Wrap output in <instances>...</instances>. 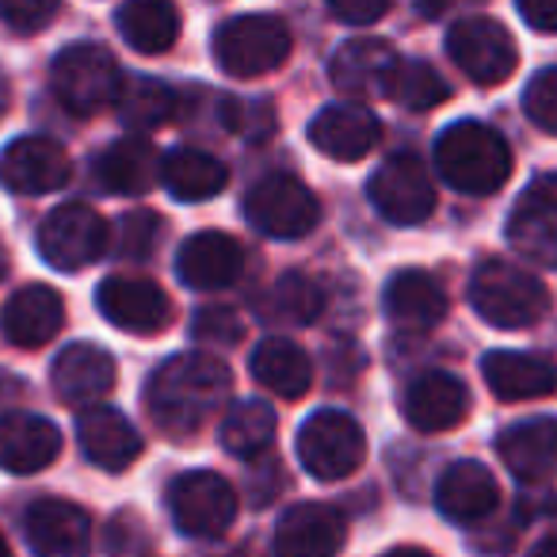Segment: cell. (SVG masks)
<instances>
[{
	"label": "cell",
	"mask_w": 557,
	"mask_h": 557,
	"mask_svg": "<svg viewBox=\"0 0 557 557\" xmlns=\"http://www.w3.org/2000/svg\"><path fill=\"white\" fill-rule=\"evenodd\" d=\"M230 389V367L218 356H176L149 379L146 405L169 440H187L218 417Z\"/></svg>",
	"instance_id": "6da1fadb"
},
{
	"label": "cell",
	"mask_w": 557,
	"mask_h": 557,
	"mask_svg": "<svg viewBox=\"0 0 557 557\" xmlns=\"http://www.w3.org/2000/svg\"><path fill=\"white\" fill-rule=\"evenodd\" d=\"M435 169L455 191L493 195L511 176V149L493 126L455 123L435 141Z\"/></svg>",
	"instance_id": "7a4b0ae2"
},
{
	"label": "cell",
	"mask_w": 557,
	"mask_h": 557,
	"mask_svg": "<svg viewBox=\"0 0 557 557\" xmlns=\"http://www.w3.org/2000/svg\"><path fill=\"white\" fill-rule=\"evenodd\" d=\"M470 302L488 325L527 329L549 310V290L539 275L508 260H485L470 278Z\"/></svg>",
	"instance_id": "3957f363"
},
{
	"label": "cell",
	"mask_w": 557,
	"mask_h": 557,
	"mask_svg": "<svg viewBox=\"0 0 557 557\" xmlns=\"http://www.w3.org/2000/svg\"><path fill=\"white\" fill-rule=\"evenodd\" d=\"M50 85L54 96L65 111L73 115H96V111L111 108L119 100V88H123V73H119L115 58L103 47L92 42H77V47H65L62 54L50 65Z\"/></svg>",
	"instance_id": "277c9868"
},
{
	"label": "cell",
	"mask_w": 557,
	"mask_h": 557,
	"mask_svg": "<svg viewBox=\"0 0 557 557\" xmlns=\"http://www.w3.org/2000/svg\"><path fill=\"white\" fill-rule=\"evenodd\" d=\"M214 58L230 77H263L290 58V32L275 16H237L214 35Z\"/></svg>",
	"instance_id": "5b68a950"
},
{
	"label": "cell",
	"mask_w": 557,
	"mask_h": 557,
	"mask_svg": "<svg viewBox=\"0 0 557 557\" xmlns=\"http://www.w3.org/2000/svg\"><path fill=\"white\" fill-rule=\"evenodd\" d=\"M245 214H248V222L260 233H268V237L298 240L318 225L321 202L298 176H290V172H271V176H263L260 184L248 191Z\"/></svg>",
	"instance_id": "8992f818"
},
{
	"label": "cell",
	"mask_w": 557,
	"mask_h": 557,
	"mask_svg": "<svg viewBox=\"0 0 557 557\" xmlns=\"http://www.w3.org/2000/svg\"><path fill=\"white\" fill-rule=\"evenodd\" d=\"M298 458L318 481H341L367 458V435L348 412L321 409L298 432Z\"/></svg>",
	"instance_id": "52a82bcc"
},
{
	"label": "cell",
	"mask_w": 557,
	"mask_h": 557,
	"mask_svg": "<svg viewBox=\"0 0 557 557\" xmlns=\"http://www.w3.org/2000/svg\"><path fill=\"white\" fill-rule=\"evenodd\" d=\"M447 54L473 85H504L516 73L519 50L508 27L488 16H470L447 32Z\"/></svg>",
	"instance_id": "ba28073f"
},
{
	"label": "cell",
	"mask_w": 557,
	"mask_h": 557,
	"mask_svg": "<svg viewBox=\"0 0 557 557\" xmlns=\"http://www.w3.org/2000/svg\"><path fill=\"white\" fill-rule=\"evenodd\" d=\"M169 511L180 531L191 534V539H218V534L230 531L233 516H237V493L218 473L191 470L172 481Z\"/></svg>",
	"instance_id": "9c48e42d"
},
{
	"label": "cell",
	"mask_w": 557,
	"mask_h": 557,
	"mask_svg": "<svg viewBox=\"0 0 557 557\" xmlns=\"http://www.w3.org/2000/svg\"><path fill=\"white\" fill-rule=\"evenodd\" d=\"M39 252L58 271L88 268L108 252V222L85 202L50 210L39 225Z\"/></svg>",
	"instance_id": "30bf717a"
},
{
	"label": "cell",
	"mask_w": 557,
	"mask_h": 557,
	"mask_svg": "<svg viewBox=\"0 0 557 557\" xmlns=\"http://www.w3.org/2000/svg\"><path fill=\"white\" fill-rule=\"evenodd\" d=\"M371 202L394 225H420L435 210V184L428 169L409 153H397L379 164L371 176Z\"/></svg>",
	"instance_id": "8fae6325"
},
{
	"label": "cell",
	"mask_w": 557,
	"mask_h": 557,
	"mask_svg": "<svg viewBox=\"0 0 557 557\" xmlns=\"http://www.w3.org/2000/svg\"><path fill=\"white\" fill-rule=\"evenodd\" d=\"M70 153L50 138H16L0 153V184L16 195H50L70 184Z\"/></svg>",
	"instance_id": "7c38bea8"
},
{
	"label": "cell",
	"mask_w": 557,
	"mask_h": 557,
	"mask_svg": "<svg viewBox=\"0 0 557 557\" xmlns=\"http://www.w3.org/2000/svg\"><path fill=\"white\" fill-rule=\"evenodd\" d=\"M96 306L115 329L126 333H157V329L169 325L172 306L164 298V290L149 278L134 275H111L96 290Z\"/></svg>",
	"instance_id": "4fadbf2b"
},
{
	"label": "cell",
	"mask_w": 557,
	"mask_h": 557,
	"mask_svg": "<svg viewBox=\"0 0 557 557\" xmlns=\"http://www.w3.org/2000/svg\"><path fill=\"white\" fill-rule=\"evenodd\" d=\"M27 542L39 557H88L92 554V519L70 500H39L27 511Z\"/></svg>",
	"instance_id": "5bb4252c"
},
{
	"label": "cell",
	"mask_w": 557,
	"mask_h": 557,
	"mask_svg": "<svg viewBox=\"0 0 557 557\" xmlns=\"http://www.w3.org/2000/svg\"><path fill=\"white\" fill-rule=\"evenodd\" d=\"M344 516L329 504H295L275 527L278 557H336L344 546Z\"/></svg>",
	"instance_id": "9a60e30c"
},
{
	"label": "cell",
	"mask_w": 557,
	"mask_h": 557,
	"mask_svg": "<svg viewBox=\"0 0 557 557\" xmlns=\"http://www.w3.org/2000/svg\"><path fill=\"white\" fill-rule=\"evenodd\" d=\"M62 455V432L35 412H4L0 417V470L39 473Z\"/></svg>",
	"instance_id": "2e32d148"
},
{
	"label": "cell",
	"mask_w": 557,
	"mask_h": 557,
	"mask_svg": "<svg viewBox=\"0 0 557 557\" xmlns=\"http://www.w3.org/2000/svg\"><path fill=\"white\" fill-rule=\"evenodd\" d=\"M50 382H54V394L65 405H73V409L92 405L96 409V401L115 389V359L96 344H70L58 356Z\"/></svg>",
	"instance_id": "e0dca14e"
},
{
	"label": "cell",
	"mask_w": 557,
	"mask_h": 557,
	"mask_svg": "<svg viewBox=\"0 0 557 557\" xmlns=\"http://www.w3.org/2000/svg\"><path fill=\"white\" fill-rule=\"evenodd\" d=\"M245 268V252L233 237L225 233H195L180 245L176 256V275L184 278L191 290H222Z\"/></svg>",
	"instance_id": "ac0fdd59"
},
{
	"label": "cell",
	"mask_w": 557,
	"mask_h": 557,
	"mask_svg": "<svg viewBox=\"0 0 557 557\" xmlns=\"http://www.w3.org/2000/svg\"><path fill=\"white\" fill-rule=\"evenodd\" d=\"M382 138V123L356 103H333L310 123V141L333 161H363Z\"/></svg>",
	"instance_id": "d6986e66"
},
{
	"label": "cell",
	"mask_w": 557,
	"mask_h": 557,
	"mask_svg": "<svg viewBox=\"0 0 557 557\" xmlns=\"http://www.w3.org/2000/svg\"><path fill=\"white\" fill-rule=\"evenodd\" d=\"M65 321V302L54 287H24L9 298L4 313H0V329L16 348H42L62 333Z\"/></svg>",
	"instance_id": "ffe728a7"
},
{
	"label": "cell",
	"mask_w": 557,
	"mask_h": 557,
	"mask_svg": "<svg viewBox=\"0 0 557 557\" xmlns=\"http://www.w3.org/2000/svg\"><path fill=\"white\" fill-rule=\"evenodd\" d=\"M386 318L405 333H428L432 325H440L447 313V290L440 287V278H432L428 271H397L386 283Z\"/></svg>",
	"instance_id": "44dd1931"
},
{
	"label": "cell",
	"mask_w": 557,
	"mask_h": 557,
	"mask_svg": "<svg viewBox=\"0 0 557 557\" xmlns=\"http://www.w3.org/2000/svg\"><path fill=\"white\" fill-rule=\"evenodd\" d=\"M504 466L516 473L519 481H549L557 473V420L554 417H534L523 424H511L496 443Z\"/></svg>",
	"instance_id": "7402d4cb"
},
{
	"label": "cell",
	"mask_w": 557,
	"mask_h": 557,
	"mask_svg": "<svg viewBox=\"0 0 557 557\" xmlns=\"http://www.w3.org/2000/svg\"><path fill=\"white\" fill-rule=\"evenodd\" d=\"M470 412V394L455 374H420L409 389H405V420L417 432H447Z\"/></svg>",
	"instance_id": "603a6c76"
},
{
	"label": "cell",
	"mask_w": 557,
	"mask_h": 557,
	"mask_svg": "<svg viewBox=\"0 0 557 557\" xmlns=\"http://www.w3.org/2000/svg\"><path fill=\"white\" fill-rule=\"evenodd\" d=\"M81 450L88 455V462H96L100 470L119 473L141 455V435L123 412L115 409H88L77 424Z\"/></svg>",
	"instance_id": "cb8c5ba5"
},
{
	"label": "cell",
	"mask_w": 557,
	"mask_h": 557,
	"mask_svg": "<svg viewBox=\"0 0 557 557\" xmlns=\"http://www.w3.org/2000/svg\"><path fill=\"white\" fill-rule=\"evenodd\" d=\"M397 65V54L386 39H351L344 42L333 54V65H329V77L341 92L351 96H386L389 73Z\"/></svg>",
	"instance_id": "d4e9b609"
},
{
	"label": "cell",
	"mask_w": 557,
	"mask_h": 557,
	"mask_svg": "<svg viewBox=\"0 0 557 557\" xmlns=\"http://www.w3.org/2000/svg\"><path fill=\"white\" fill-rule=\"evenodd\" d=\"M485 382L500 401H531L557 389V367L531 351H493L481 363Z\"/></svg>",
	"instance_id": "484cf974"
},
{
	"label": "cell",
	"mask_w": 557,
	"mask_h": 557,
	"mask_svg": "<svg viewBox=\"0 0 557 557\" xmlns=\"http://www.w3.org/2000/svg\"><path fill=\"white\" fill-rule=\"evenodd\" d=\"M496 500H500V488L481 462H455L435 488V504L455 523H478L496 508Z\"/></svg>",
	"instance_id": "4316f807"
},
{
	"label": "cell",
	"mask_w": 557,
	"mask_h": 557,
	"mask_svg": "<svg viewBox=\"0 0 557 557\" xmlns=\"http://www.w3.org/2000/svg\"><path fill=\"white\" fill-rule=\"evenodd\" d=\"M508 240L527 260L557 268V199L542 191L523 195L508 218Z\"/></svg>",
	"instance_id": "83f0119b"
},
{
	"label": "cell",
	"mask_w": 557,
	"mask_h": 557,
	"mask_svg": "<svg viewBox=\"0 0 557 557\" xmlns=\"http://www.w3.org/2000/svg\"><path fill=\"white\" fill-rule=\"evenodd\" d=\"M252 379L260 382L263 389H271V394L295 401V397H302L306 389H310L313 363L295 341H287V336H268V341H260L252 351Z\"/></svg>",
	"instance_id": "f1b7e54d"
},
{
	"label": "cell",
	"mask_w": 557,
	"mask_h": 557,
	"mask_svg": "<svg viewBox=\"0 0 557 557\" xmlns=\"http://www.w3.org/2000/svg\"><path fill=\"white\" fill-rule=\"evenodd\" d=\"M157 176H161V157L146 138L115 141L96 161V180L111 195H146L149 187H157Z\"/></svg>",
	"instance_id": "f546056e"
},
{
	"label": "cell",
	"mask_w": 557,
	"mask_h": 557,
	"mask_svg": "<svg viewBox=\"0 0 557 557\" xmlns=\"http://www.w3.org/2000/svg\"><path fill=\"white\" fill-rule=\"evenodd\" d=\"M230 172L218 157L202 149H172L161 161V184L169 187L172 199L180 202H207L225 187Z\"/></svg>",
	"instance_id": "4dcf8cb0"
},
{
	"label": "cell",
	"mask_w": 557,
	"mask_h": 557,
	"mask_svg": "<svg viewBox=\"0 0 557 557\" xmlns=\"http://www.w3.org/2000/svg\"><path fill=\"white\" fill-rule=\"evenodd\" d=\"M123 39L138 54H164L180 39V12L164 0H134L115 12Z\"/></svg>",
	"instance_id": "1f68e13d"
},
{
	"label": "cell",
	"mask_w": 557,
	"mask_h": 557,
	"mask_svg": "<svg viewBox=\"0 0 557 557\" xmlns=\"http://www.w3.org/2000/svg\"><path fill=\"white\" fill-rule=\"evenodd\" d=\"M325 306V295L302 271H287L278 275L260 298V318L271 321V325H310L313 318Z\"/></svg>",
	"instance_id": "d6a6232c"
},
{
	"label": "cell",
	"mask_w": 557,
	"mask_h": 557,
	"mask_svg": "<svg viewBox=\"0 0 557 557\" xmlns=\"http://www.w3.org/2000/svg\"><path fill=\"white\" fill-rule=\"evenodd\" d=\"M275 440V409L268 401H237L222 420V447L230 455H240V458H252L260 455L268 443Z\"/></svg>",
	"instance_id": "836d02e7"
},
{
	"label": "cell",
	"mask_w": 557,
	"mask_h": 557,
	"mask_svg": "<svg viewBox=\"0 0 557 557\" xmlns=\"http://www.w3.org/2000/svg\"><path fill=\"white\" fill-rule=\"evenodd\" d=\"M119 119L138 131H153V126H164L176 111V92L169 85L153 77H126L123 88H119Z\"/></svg>",
	"instance_id": "e575fe53"
},
{
	"label": "cell",
	"mask_w": 557,
	"mask_h": 557,
	"mask_svg": "<svg viewBox=\"0 0 557 557\" xmlns=\"http://www.w3.org/2000/svg\"><path fill=\"white\" fill-rule=\"evenodd\" d=\"M386 96L409 111H432L447 100L450 88L428 62H417V58H397L394 73H389Z\"/></svg>",
	"instance_id": "d590c367"
},
{
	"label": "cell",
	"mask_w": 557,
	"mask_h": 557,
	"mask_svg": "<svg viewBox=\"0 0 557 557\" xmlns=\"http://www.w3.org/2000/svg\"><path fill=\"white\" fill-rule=\"evenodd\" d=\"M523 111L539 131L557 138V70H542L531 77L523 92Z\"/></svg>",
	"instance_id": "8d00e7d4"
},
{
	"label": "cell",
	"mask_w": 557,
	"mask_h": 557,
	"mask_svg": "<svg viewBox=\"0 0 557 557\" xmlns=\"http://www.w3.org/2000/svg\"><path fill=\"white\" fill-rule=\"evenodd\" d=\"M157 233H161V222H157L153 210H131V214L119 222L115 252L131 256V260H146L157 245Z\"/></svg>",
	"instance_id": "74e56055"
},
{
	"label": "cell",
	"mask_w": 557,
	"mask_h": 557,
	"mask_svg": "<svg viewBox=\"0 0 557 557\" xmlns=\"http://www.w3.org/2000/svg\"><path fill=\"white\" fill-rule=\"evenodd\" d=\"M225 126L248 141H263L275 131V111L263 100H230L225 103Z\"/></svg>",
	"instance_id": "f35d334b"
},
{
	"label": "cell",
	"mask_w": 557,
	"mask_h": 557,
	"mask_svg": "<svg viewBox=\"0 0 557 557\" xmlns=\"http://www.w3.org/2000/svg\"><path fill=\"white\" fill-rule=\"evenodd\" d=\"M191 333H195V341H202V344H222V348H233V344L245 336V325H240V318L230 310V306H207V310L195 313Z\"/></svg>",
	"instance_id": "ab89813d"
},
{
	"label": "cell",
	"mask_w": 557,
	"mask_h": 557,
	"mask_svg": "<svg viewBox=\"0 0 557 557\" xmlns=\"http://www.w3.org/2000/svg\"><path fill=\"white\" fill-rule=\"evenodd\" d=\"M62 12L58 0H0V20L12 27V32H39L50 20Z\"/></svg>",
	"instance_id": "60d3db41"
},
{
	"label": "cell",
	"mask_w": 557,
	"mask_h": 557,
	"mask_svg": "<svg viewBox=\"0 0 557 557\" xmlns=\"http://www.w3.org/2000/svg\"><path fill=\"white\" fill-rule=\"evenodd\" d=\"M329 12H333L341 24H351V27H371L374 20H382L389 12L386 0H333L329 4Z\"/></svg>",
	"instance_id": "b9f144b4"
},
{
	"label": "cell",
	"mask_w": 557,
	"mask_h": 557,
	"mask_svg": "<svg viewBox=\"0 0 557 557\" xmlns=\"http://www.w3.org/2000/svg\"><path fill=\"white\" fill-rule=\"evenodd\" d=\"M519 16L531 32L539 35H557V0H523Z\"/></svg>",
	"instance_id": "7bdbcfd3"
},
{
	"label": "cell",
	"mask_w": 557,
	"mask_h": 557,
	"mask_svg": "<svg viewBox=\"0 0 557 557\" xmlns=\"http://www.w3.org/2000/svg\"><path fill=\"white\" fill-rule=\"evenodd\" d=\"M20 394H24V386H20L12 374L0 371V409H4V401H12V397H20Z\"/></svg>",
	"instance_id": "ee69618b"
},
{
	"label": "cell",
	"mask_w": 557,
	"mask_h": 557,
	"mask_svg": "<svg viewBox=\"0 0 557 557\" xmlns=\"http://www.w3.org/2000/svg\"><path fill=\"white\" fill-rule=\"evenodd\" d=\"M531 557H557V539H546L531 549Z\"/></svg>",
	"instance_id": "f6af8a7d"
},
{
	"label": "cell",
	"mask_w": 557,
	"mask_h": 557,
	"mask_svg": "<svg viewBox=\"0 0 557 557\" xmlns=\"http://www.w3.org/2000/svg\"><path fill=\"white\" fill-rule=\"evenodd\" d=\"M382 557H432V554H424V549H417V546H397V549H389V554H382Z\"/></svg>",
	"instance_id": "bcb514c9"
},
{
	"label": "cell",
	"mask_w": 557,
	"mask_h": 557,
	"mask_svg": "<svg viewBox=\"0 0 557 557\" xmlns=\"http://www.w3.org/2000/svg\"><path fill=\"white\" fill-rule=\"evenodd\" d=\"M4 111H9V77L0 73V115H4Z\"/></svg>",
	"instance_id": "7dc6e473"
},
{
	"label": "cell",
	"mask_w": 557,
	"mask_h": 557,
	"mask_svg": "<svg viewBox=\"0 0 557 557\" xmlns=\"http://www.w3.org/2000/svg\"><path fill=\"white\" fill-rule=\"evenodd\" d=\"M542 195H549V199H554V195H557V176L546 180V191H542Z\"/></svg>",
	"instance_id": "c3c4849f"
},
{
	"label": "cell",
	"mask_w": 557,
	"mask_h": 557,
	"mask_svg": "<svg viewBox=\"0 0 557 557\" xmlns=\"http://www.w3.org/2000/svg\"><path fill=\"white\" fill-rule=\"evenodd\" d=\"M0 557H12V549H9V542H4V534H0Z\"/></svg>",
	"instance_id": "681fc988"
}]
</instances>
